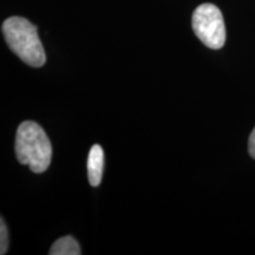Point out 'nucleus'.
I'll return each mask as SVG.
<instances>
[{"label": "nucleus", "instance_id": "nucleus-6", "mask_svg": "<svg viewBox=\"0 0 255 255\" xmlns=\"http://www.w3.org/2000/svg\"><path fill=\"white\" fill-rule=\"evenodd\" d=\"M8 250V232L6 227L4 219H1L0 223V254L4 255Z\"/></svg>", "mask_w": 255, "mask_h": 255}, {"label": "nucleus", "instance_id": "nucleus-1", "mask_svg": "<svg viewBox=\"0 0 255 255\" xmlns=\"http://www.w3.org/2000/svg\"><path fill=\"white\" fill-rule=\"evenodd\" d=\"M15 155L19 163L28 165L33 173L41 174L52 159V145L39 124L26 121L19 126L15 135Z\"/></svg>", "mask_w": 255, "mask_h": 255}, {"label": "nucleus", "instance_id": "nucleus-5", "mask_svg": "<svg viewBox=\"0 0 255 255\" xmlns=\"http://www.w3.org/2000/svg\"><path fill=\"white\" fill-rule=\"evenodd\" d=\"M50 255H79L82 254L78 242L72 237H63L52 245Z\"/></svg>", "mask_w": 255, "mask_h": 255}, {"label": "nucleus", "instance_id": "nucleus-4", "mask_svg": "<svg viewBox=\"0 0 255 255\" xmlns=\"http://www.w3.org/2000/svg\"><path fill=\"white\" fill-rule=\"evenodd\" d=\"M104 169V152L101 145H92L88 156V177L92 187L100 186Z\"/></svg>", "mask_w": 255, "mask_h": 255}, {"label": "nucleus", "instance_id": "nucleus-7", "mask_svg": "<svg viewBox=\"0 0 255 255\" xmlns=\"http://www.w3.org/2000/svg\"><path fill=\"white\" fill-rule=\"evenodd\" d=\"M248 151H250V155L255 159V128L252 131L250 136V141H248Z\"/></svg>", "mask_w": 255, "mask_h": 255}, {"label": "nucleus", "instance_id": "nucleus-2", "mask_svg": "<svg viewBox=\"0 0 255 255\" xmlns=\"http://www.w3.org/2000/svg\"><path fill=\"white\" fill-rule=\"evenodd\" d=\"M2 34L14 55L33 68H40L46 62L45 51L38 36L37 26L21 17H11L2 23Z\"/></svg>", "mask_w": 255, "mask_h": 255}, {"label": "nucleus", "instance_id": "nucleus-3", "mask_svg": "<svg viewBox=\"0 0 255 255\" xmlns=\"http://www.w3.org/2000/svg\"><path fill=\"white\" fill-rule=\"evenodd\" d=\"M191 25L194 33L207 47L219 50L225 45V21L218 6L213 4L197 6L191 18Z\"/></svg>", "mask_w": 255, "mask_h": 255}]
</instances>
